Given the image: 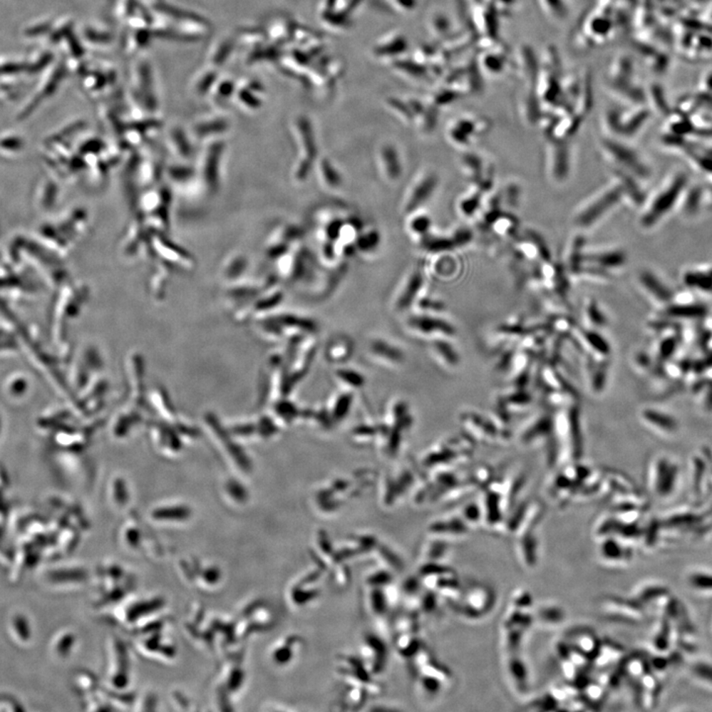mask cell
I'll return each instance as SVG.
<instances>
[{
    "label": "cell",
    "mask_w": 712,
    "mask_h": 712,
    "mask_svg": "<svg viewBox=\"0 0 712 712\" xmlns=\"http://www.w3.org/2000/svg\"><path fill=\"white\" fill-rule=\"evenodd\" d=\"M691 677L699 685L712 688V664L708 662H695L690 668ZM712 690V688H711Z\"/></svg>",
    "instance_id": "32"
},
{
    "label": "cell",
    "mask_w": 712,
    "mask_h": 712,
    "mask_svg": "<svg viewBox=\"0 0 712 712\" xmlns=\"http://www.w3.org/2000/svg\"><path fill=\"white\" fill-rule=\"evenodd\" d=\"M706 486L712 487V460L711 462V465H709L708 482H706Z\"/></svg>",
    "instance_id": "52"
},
{
    "label": "cell",
    "mask_w": 712,
    "mask_h": 712,
    "mask_svg": "<svg viewBox=\"0 0 712 712\" xmlns=\"http://www.w3.org/2000/svg\"><path fill=\"white\" fill-rule=\"evenodd\" d=\"M569 646L585 656L587 659L593 661L598 655L602 645V639L593 630L588 627H576L569 630L564 640Z\"/></svg>",
    "instance_id": "11"
},
{
    "label": "cell",
    "mask_w": 712,
    "mask_h": 712,
    "mask_svg": "<svg viewBox=\"0 0 712 712\" xmlns=\"http://www.w3.org/2000/svg\"><path fill=\"white\" fill-rule=\"evenodd\" d=\"M131 83L133 94L137 100L143 102V105L149 110L157 108V86L154 71L149 60L140 58L134 63L131 71Z\"/></svg>",
    "instance_id": "5"
},
{
    "label": "cell",
    "mask_w": 712,
    "mask_h": 712,
    "mask_svg": "<svg viewBox=\"0 0 712 712\" xmlns=\"http://www.w3.org/2000/svg\"><path fill=\"white\" fill-rule=\"evenodd\" d=\"M594 259L596 260L597 264L607 267H620V265L624 264L625 262L624 254L619 252L598 255V257H594Z\"/></svg>",
    "instance_id": "41"
},
{
    "label": "cell",
    "mask_w": 712,
    "mask_h": 712,
    "mask_svg": "<svg viewBox=\"0 0 712 712\" xmlns=\"http://www.w3.org/2000/svg\"><path fill=\"white\" fill-rule=\"evenodd\" d=\"M287 251V244H279V246L273 247L272 249H270L269 254L273 257H280L282 255L286 254V252Z\"/></svg>",
    "instance_id": "48"
},
{
    "label": "cell",
    "mask_w": 712,
    "mask_h": 712,
    "mask_svg": "<svg viewBox=\"0 0 712 712\" xmlns=\"http://www.w3.org/2000/svg\"><path fill=\"white\" fill-rule=\"evenodd\" d=\"M55 62V57L52 51L37 50L33 52L30 57L25 61L26 66V73L28 75H35V73H43L48 66Z\"/></svg>",
    "instance_id": "27"
},
{
    "label": "cell",
    "mask_w": 712,
    "mask_h": 712,
    "mask_svg": "<svg viewBox=\"0 0 712 712\" xmlns=\"http://www.w3.org/2000/svg\"><path fill=\"white\" fill-rule=\"evenodd\" d=\"M458 612L467 619L480 620L488 616L496 604V593L488 585L472 583L466 588Z\"/></svg>",
    "instance_id": "4"
},
{
    "label": "cell",
    "mask_w": 712,
    "mask_h": 712,
    "mask_svg": "<svg viewBox=\"0 0 712 712\" xmlns=\"http://www.w3.org/2000/svg\"><path fill=\"white\" fill-rule=\"evenodd\" d=\"M606 150L616 162H619V165H624V167H626L630 172H634L635 175L641 178L647 177L649 175L647 168L642 162H639L637 155L631 150L627 149L626 147L621 145L614 144L612 142L606 143Z\"/></svg>",
    "instance_id": "15"
},
{
    "label": "cell",
    "mask_w": 712,
    "mask_h": 712,
    "mask_svg": "<svg viewBox=\"0 0 712 712\" xmlns=\"http://www.w3.org/2000/svg\"><path fill=\"white\" fill-rule=\"evenodd\" d=\"M234 47H236V42L233 38L223 37L217 40L209 50L208 57L206 60L207 66L219 70L222 66L226 65L231 56L233 55Z\"/></svg>",
    "instance_id": "18"
},
{
    "label": "cell",
    "mask_w": 712,
    "mask_h": 712,
    "mask_svg": "<svg viewBox=\"0 0 712 712\" xmlns=\"http://www.w3.org/2000/svg\"><path fill=\"white\" fill-rule=\"evenodd\" d=\"M587 319L594 329H602L607 326L606 316L594 302H591L587 306Z\"/></svg>",
    "instance_id": "36"
},
{
    "label": "cell",
    "mask_w": 712,
    "mask_h": 712,
    "mask_svg": "<svg viewBox=\"0 0 712 712\" xmlns=\"http://www.w3.org/2000/svg\"><path fill=\"white\" fill-rule=\"evenodd\" d=\"M601 607L607 619L625 624H640L647 616V609L633 598L609 596L602 599Z\"/></svg>",
    "instance_id": "6"
},
{
    "label": "cell",
    "mask_w": 712,
    "mask_h": 712,
    "mask_svg": "<svg viewBox=\"0 0 712 712\" xmlns=\"http://www.w3.org/2000/svg\"><path fill=\"white\" fill-rule=\"evenodd\" d=\"M219 70L207 66L202 70L198 71L194 76L191 88L192 91L197 96L203 97L210 93L212 88L215 86L216 81L219 79Z\"/></svg>",
    "instance_id": "22"
},
{
    "label": "cell",
    "mask_w": 712,
    "mask_h": 712,
    "mask_svg": "<svg viewBox=\"0 0 712 712\" xmlns=\"http://www.w3.org/2000/svg\"><path fill=\"white\" fill-rule=\"evenodd\" d=\"M701 200V190L699 188H691L688 199L683 201V210L688 214H693L699 208Z\"/></svg>",
    "instance_id": "42"
},
{
    "label": "cell",
    "mask_w": 712,
    "mask_h": 712,
    "mask_svg": "<svg viewBox=\"0 0 712 712\" xmlns=\"http://www.w3.org/2000/svg\"><path fill=\"white\" fill-rule=\"evenodd\" d=\"M237 83L229 78H219L210 91L212 101L217 104H224L229 100L236 93Z\"/></svg>",
    "instance_id": "28"
},
{
    "label": "cell",
    "mask_w": 712,
    "mask_h": 712,
    "mask_svg": "<svg viewBox=\"0 0 712 712\" xmlns=\"http://www.w3.org/2000/svg\"><path fill=\"white\" fill-rule=\"evenodd\" d=\"M683 282L691 288L703 292L712 293V267H695L686 270L683 274Z\"/></svg>",
    "instance_id": "20"
},
{
    "label": "cell",
    "mask_w": 712,
    "mask_h": 712,
    "mask_svg": "<svg viewBox=\"0 0 712 712\" xmlns=\"http://www.w3.org/2000/svg\"><path fill=\"white\" fill-rule=\"evenodd\" d=\"M504 669L507 681L517 695H525L530 690V676L522 653H504Z\"/></svg>",
    "instance_id": "9"
},
{
    "label": "cell",
    "mask_w": 712,
    "mask_h": 712,
    "mask_svg": "<svg viewBox=\"0 0 712 712\" xmlns=\"http://www.w3.org/2000/svg\"><path fill=\"white\" fill-rule=\"evenodd\" d=\"M313 160H308L305 158L302 162L300 163V167L297 170V178L299 180H305L310 175L311 170H312Z\"/></svg>",
    "instance_id": "46"
},
{
    "label": "cell",
    "mask_w": 712,
    "mask_h": 712,
    "mask_svg": "<svg viewBox=\"0 0 712 712\" xmlns=\"http://www.w3.org/2000/svg\"><path fill=\"white\" fill-rule=\"evenodd\" d=\"M25 147L26 142L19 133L12 130L0 133V157L7 160L20 157L24 153Z\"/></svg>",
    "instance_id": "19"
},
{
    "label": "cell",
    "mask_w": 712,
    "mask_h": 712,
    "mask_svg": "<svg viewBox=\"0 0 712 712\" xmlns=\"http://www.w3.org/2000/svg\"><path fill=\"white\" fill-rule=\"evenodd\" d=\"M553 438V417L548 413H540L533 417L520 433V443L527 446L538 445L543 443V441H550V438Z\"/></svg>",
    "instance_id": "10"
},
{
    "label": "cell",
    "mask_w": 712,
    "mask_h": 712,
    "mask_svg": "<svg viewBox=\"0 0 712 712\" xmlns=\"http://www.w3.org/2000/svg\"><path fill=\"white\" fill-rule=\"evenodd\" d=\"M510 606L517 607V609H535V602H533L532 594L530 592H527V589H517L510 597Z\"/></svg>",
    "instance_id": "34"
},
{
    "label": "cell",
    "mask_w": 712,
    "mask_h": 712,
    "mask_svg": "<svg viewBox=\"0 0 712 712\" xmlns=\"http://www.w3.org/2000/svg\"><path fill=\"white\" fill-rule=\"evenodd\" d=\"M139 5L136 0H118L115 7V12L120 19L128 20L136 14Z\"/></svg>",
    "instance_id": "38"
},
{
    "label": "cell",
    "mask_w": 712,
    "mask_h": 712,
    "mask_svg": "<svg viewBox=\"0 0 712 712\" xmlns=\"http://www.w3.org/2000/svg\"><path fill=\"white\" fill-rule=\"evenodd\" d=\"M435 346L436 351L440 354L441 358L445 361L446 363L450 365V366L458 365L459 361L458 354L454 351L453 346H450L446 341H440V343H436Z\"/></svg>",
    "instance_id": "39"
},
{
    "label": "cell",
    "mask_w": 712,
    "mask_h": 712,
    "mask_svg": "<svg viewBox=\"0 0 712 712\" xmlns=\"http://www.w3.org/2000/svg\"><path fill=\"white\" fill-rule=\"evenodd\" d=\"M307 269L308 267L307 264H306L305 259L300 255V257L296 259L294 267H293V278H294V279H303L306 273H307Z\"/></svg>",
    "instance_id": "44"
},
{
    "label": "cell",
    "mask_w": 712,
    "mask_h": 712,
    "mask_svg": "<svg viewBox=\"0 0 712 712\" xmlns=\"http://www.w3.org/2000/svg\"><path fill=\"white\" fill-rule=\"evenodd\" d=\"M469 239H470V234H468V232L462 231L461 229V231H459L458 233L456 234L455 239H454L453 242L455 244H465V242H468Z\"/></svg>",
    "instance_id": "49"
},
{
    "label": "cell",
    "mask_w": 712,
    "mask_h": 712,
    "mask_svg": "<svg viewBox=\"0 0 712 712\" xmlns=\"http://www.w3.org/2000/svg\"><path fill=\"white\" fill-rule=\"evenodd\" d=\"M622 187L614 188L611 191H607L604 195L597 199L588 208L584 209L580 215L577 218V224L582 227L591 226L594 222L598 220L599 217L604 215V212L609 210L612 205H614L619 200L621 196Z\"/></svg>",
    "instance_id": "13"
},
{
    "label": "cell",
    "mask_w": 712,
    "mask_h": 712,
    "mask_svg": "<svg viewBox=\"0 0 712 712\" xmlns=\"http://www.w3.org/2000/svg\"><path fill=\"white\" fill-rule=\"evenodd\" d=\"M625 657V651L619 643L602 640L598 655L592 661V667L597 671H606L620 664Z\"/></svg>",
    "instance_id": "14"
},
{
    "label": "cell",
    "mask_w": 712,
    "mask_h": 712,
    "mask_svg": "<svg viewBox=\"0 0 712 712\" xmlns=\"http://www.w3.org/2000/svg\"><path fill=\"white\" fill-rule=\"evenodd\" d=\"M686 583L693 593L699 596H712V572L695 569L686 574Z\"/></svg>",
    "instance_id": "21"
},
{
    "label": "cell",
    "mask_w": 712,
    "mask_h": 712,
    "mask_svg": "<svg viewBox=\"0 0 712 712\" xmlns=\"http://www.w3.org/2000/svg\"><path fill=\"white\" fill-rule=\"evenodd\" d=\"M423 286V277L420 272H415L410 277L409 282L406 286L405 290L403 291L402 295L400 296L399 300H398V308L400 310H406L411 304L413 302V300L417 297L418 291L421 290Z\"/></svg>",
    "instance_id": "29"
},
{
    "label": "cell",
    "mask_w": 712,
    "mask_h": 712,
    "mask_svg": "<svg viewBox=\"0 0 712 712\" xmlns=\"http://www.w3.org/2000/svg\"><path fill=\"white\" fill-rule=\"evenodd\" d=\"M537 527H530L517 533V552L522 564L527 569L537 567L540 560V540Z\"/></svg>",
    "instance_id": "12"
},
{
    "label": "cell",
    "mask_w": 712,
    "mask_h": 712,
    "mask_svg": "<svg viewBox=\"0 0 712 712\" xmlns=\"http://www.w3.org/2000/svg\"><path fill=\"white\" fill-rule=\"evenodd\" d=\"M301 139H302L304 150H305L306 158L308 160H315L318 155V148H316L315 137L310 122L306 119H300L298 123Z\"/></svg>",
    "instance_id": "30"
},
{
    "label": "cell",
    "mask_w": 712,
    "mask_h": 712,
    "mask_svg": "<svg viewBox=\"0 0 712 712\" xmlns=\"http://www.w3.org/2000/svg\"><path fill=\"white\" fill-rule=\"evenodd\" d=\"M66 71H68V68L65 63L55 61L52 65L43 71L42 76L36 86L35 91H33L31 96L28 97L26 102L23 104L18 112L16 116L18 121L26 120L30 115L34 113L39 108L43 102L55 96L58 89L60 88L63 78H65Z\"/></svg>",
    "instance_id": "3"
},
{
    "label": "cell",
    "mask_w": 712,
    "mask_h": 712,
    "mask_svg": "<svg viewBox=\"0 0 712 712\" xmlns=\"http://www.w3.org/2000/svg\"><path fill=\"white\" fill-rule=\"evenodd\" d=\"M411 324L425 334L440 331V334H445V336H453L454 334L453 326H450V324L446 323L445 321L440 320V319L425 316H418V318L413 319Z\"/></svg>",
    "instance_id": "26"
},
{
    "label": "cell",
    "mask_w": 712,
    "mask_h": 712,
    "mask_svg": "<svg viewBox=\"0 0 712 712\" xmlns=\"http://www.w3.org/2000/svg\"><path fill=\"white\" fill-rule=\"evenodd\" d=\"M680 461L674 455L658 453L651 456L646 466V484L650 494L659 501L675 496L681 486Z\"/></svg>",
    "instance_id": "1"
},
{
    "label": "cell",
    "mask_w": 712,
    "mask_h": 712,
    "mask_svg": "<svg viewBox=\"0 0 712 712\" xmlns=\"http://www.w3.org/2000/svg\"><path fill=\"white\" fill-rule=\"evenodd\" d=\"M324 254H325L328 259H333L334 255L333 242H328V244L324 247Z\"/></svg>",
    "instance_id": "51"
},
{
    "label": "cell",
    "mask_w": 712,
    "mask_h": 712,
    "mask_svg": "<svg viewBox=\"0 0 712 712\" xmlns=\"http://www.w3.org/2000/svg\"><path fill=\"white\" fill-rule=\"evenodd\" d=\"M380 244V234L378 232L372 231L369 233L362 234L356 242V247L362 252L374 251Z\"/></svg>",
    "instance_id": "37"
},
{
    "label": "cell",
    "mask_w": 712,
    "mask_h": 712,
    "mask_svg": "<svg viewBox=\"0 0 712 712\" xmlns=\"http://www.w3.org/2000/svg\"><path fill=\"white\" fill-rule=\"evenodd\" d=\"M155 38L152 28H131L126 40V51L130 55L141 52Z\"/></svg>",
    "instance_id": "25"
},
{
    "label": "cell",
    "mask_w": 712,
    "mask_h": 712,
    "mask_svg": "<svg viewBox=\"0 0 712 712\" xmlns=\"http://www.w3.org/2000/svg\"><path fill=\"white\" fill-rule=\"evenodd\" d=\"M599 560L612 567H624L632 561L633 551L629 543L619 537H609L598 540Z\"/></svg>",
    "instance_id": "8"
},
{
    "label": "cell",
    "mask_w": 712,
    "mask_h": 712,
    "mask_svg": "<svg viewBox=\"0 0 712 712\" xmlns=\"http://www.w3.org/2000/svg\"><path fill=\"white\" fill-rule=\"evenodd\" d=\"M535 624L545 629H556L565 621L566 612L562 607L554 602H545L535 607L533 611Z\"/></svg>",
    "instance_id": "17"
},
{
    "label": "cell",
    "mask_w": 712,
    "mask_h": 712,
    "mask_svg": "<svg viewBox=\"0 0 712 712\" xmlns=\"http://www.w3.org/2000/svg\"><path fill=\"white\" fill-rule=\"evenodd\" d=\"M476 207H477L476 198L467 199V200L464 201V202L462 203V210H463L464 213H465L466 215H470L472 212L474 211V209H476Z\"/></svg>",
    "instance_id": "47"
},
{
    "label": "cell",
    "mask_w": 712,
    "mask_h": 712,
    "mask_svg": "<svg viewBox=\"0 0 712 712\" xmlns=\"http://www.w3.org/2000/svg\"><path fill=\"white\" fill-rule=\"evenodd\" d=\"M302 234V231L299 228H296V227H290L289 229H286L285 237L287 239H298Z\"/></svg>",
    "instance_id": "50"
},
{
    "label": "cell",
    "mask_w": 712,
    "mask_h": 712,
    "mask_svg": "<svg viewBox=\"0 0 712 712\" xmlns=\"http://www.w3.org/2000/svg\"><path fill=\"white\" fill-rule=\"evenodd\" d=\"M78 36L81 40L83 41V43L88 45V47H108V46L112 44V41H113V37H112L110 32L107 31L103 28L89 24L81 28Z\"/></svg>",
    "instance_id": "23"
},
{
    "label": "cell",
    "mask_w": 712,
    "mask_h": 712,
    "mask_svg": "<svg viewBox=\"0 0 712 712\" xmlns=\"http://www.w3.org/2000/svg\"><path fill=\"white\" fill-rule=\"evenodd\" d=\"M455 246L453 241L448 239H440V237H427L423 239V247L430 252H440L449 251Z\"/></svg>",
    "instance_id": "35"
},
{
    "label": "cell",
    "mask_w": 712,
    "mask_h": 712,
    "mask_svg": "<svg viewBox=\"0 0 712 712\" xmlns=\"http://www.w3.org/2000/svg\"><path fill=\"white\" fill-rule=\"evenodd\" d=\"M430 227V220L425 216L417 217V218L413 219L412 224H411V228L418 234L427 233Z\"/></svg>",
    "instance_id": "43"
},
{
    "label": "cell",
    "mask_w": 712,
    "mask_h": 712,
    "mask_svg": "<svg viewBox=\"0 0 712 712\" xmlns=\"http://www.w3.org/2000/svg\"><path fill=\"white\" fill-rule=\"evenodd\" d=\"M436 185H438V178L435 176L430 175L425 177L416 187L412 196H411L410 201L407 205V211L413 212L417 210L423 203L427 202L430 196L433 195Z\"/></svg>",
    "instance_id": "24"
},
{
    "label": "cell",
    "mask_w": 712,
    "mask_h": 712,
    "mask_svg": "<svg viewBox=\"0 0 712 712\" xmlns=\"http://www.w3.org/2000/svg\"><path fill=\"white\" fill-rule=\"evenodd\" d=\"M321 172L326 183L331 187H339L341 185V176L336 172V168L331 165L329 160H324L321 163Z\"/></svg>",
    "instance_id": "40"
},
{
    "label": "cell",
    "mask_w": 712,
    "mask_h": 712,
    "mask_svg": "<svg viewBox=\"0 0 712 712\" xmlns=\"http://www.w3.org/2000/svg\"><path fill=\"white\" fill-rule=\"evenodd\" d=\"M53 20L51 19H41L33 23L31 25H28L27 27L24 28L23 30V37L28 40H39L42 38H47L48 32H50L51 28H52Z\"/></svg>",
    "instance_id": "33"
},
{
    "label": "cell",
    "mask_w": 712,
    "mask_h": 712,
    "mask_svg": "<svg viewBox=\"0 0 712 712\" xmlns=\"http://www.w3.org/2000/svg\"><path fill=\"white\" fill-rule=\"evenodd\" d=\"M343 224V222L341 220H334L329 225L328 228H326V236H328L331 242L336 241V239H339Z\"/></svg>",
    "instance_id": "45"
},
{
    "label": "cell",
    "mask_w": 712,
    "mask_h": 712,
    "mask_svg": "<svg viewBox=\"0 0 712 712\" xmlns=\"http://www.w3.org/2000/svg\"><path fill=\"white\" fill-rule=\"evenodd\" d=\"M640 284L646 291L653 302L660 307L667 308L673 302L674 294L666 287L664 283L660 282L655 275L650 272H643L639 277Z\"/></svg>",
    "instance_id": "16"
},
{
    "label": "cell",
    "mask_w": 712,
    "mask_h": 712,
    "mask_svg": "<svg viewBox=\"0 0 712 712\" xmlns=\"http://www.w3.org/2000/svg\"><path fill=\"white\" fill-rule=\"evenodd\" d=\"M639 420L648 430L663 438H676L681 431V423L676 416L660 408H643Z\"/></svg>",
    "instance_id": "7"
},
{
    "label": "cell",
    "mask_w": 712,
    "mask_h": 712,
    "mask_svg": "<svg viewBox=\"0 0 712 712\" xmlns=\"http://www.w3.org/2000/svg\"><path fill=\"white\" fill-rule=\"evenodd\" d=\"M354 252H356V247L352 246V244H349V246L346 247V251H344V254H346V255H349V257H351V255L354 254Z\"/></svg>",
    "instance_id": "53"
},
{
    "label": "cell",
    "mask_w": 712,
    "mask_h": 712,
    "mask_svg": "<svg viewBox=\"0 0 712 712\" xmlns=\"http://www.w3.org/2000/svg\"><path fill=\"white\" fill-rule=\"evenodd\" d=\"M686 185L688 178L685 173H676L671 177L651 201L650 206L642 217V224L645 227H653L659 223L661 219L664 218L680 202Z\"/></svg>",
    "instance_id": "2"
},
{
    "label": "cell",
    "mask_w": 712,
    "mask_h": 712,
    "mask_svg": "<svg viewBox=\"0 0 712 712\" xmlns=\"http://www.w3.org/2000/svg\"><path fill=\"white\" fill-rule=\"evenodd\" d=\"M382 158L388 176L393 180H398L402 175V167L397 150L392 145H386L382 150Z\"/></svg>",
    "instance_id": "31"
}]
</instances>
